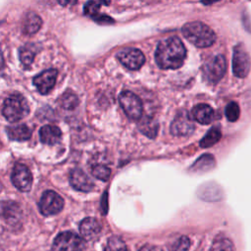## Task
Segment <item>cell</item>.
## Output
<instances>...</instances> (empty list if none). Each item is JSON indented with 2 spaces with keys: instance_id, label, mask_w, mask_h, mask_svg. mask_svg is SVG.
<instances>
[{
  "instance_id": "cell-1",
  "label": "cell",
  "mask_w": 251,
  "mask_h": 251,
  "mask_svg": "<svg viewBox=\"0 0 251 251\" xmlns=\"http://www.w3.org/2000/svg\"><path fill=\"white\" fill-rule=\"evenodd\" d=\"M185 57L186 49L182 41L176 36L161 40L155 51V61L164 70L180 68Z\"/></svg>"
},
{
  "instance_id": "cell-2",
  "label": "cell",
  "mask_w": 251,
  "mask_h": 251,
  "mask_svg": "<svg viewBox=\"0 0 251 251\" xmlns=\"http://www.w3.org/2000/svg\"><path fill=\"white\" fill-rule=\"evenodd\" d=\"M181 31L183 36L196 47H209L216 41V34L213 29L202 22H189L182 26Z\"/></svg>"
},
{
  "instance_id": "cell-3",
  "label": "cell",
  "mask_w": 251,
  "mask_h": 251,
  "mask_svg": "<svg viewBox=\"0 0 251 251\" xmlns=\"http://www.w3.org/2000/svg\"><path fill=\"white\" fill-rule=\"evenodd\" d=\"M2 113L9 122L16 123L29 113V106L22 94L13 93L5 99Z\"/></svg>"
},
{
  "instance_id": "cell-4",
  "label": "cell",
  "mask_w": 251,
  "mask_h": 251,
  "mask_svg": "<svg viewBox=\"0 0 251 251\" xmlns=\"http://www.w3.org/2000/svg\"><path fill=\"white\" fill-rule=\"evenodd\" d=\"M226 61L223 55H216L205 63L202 68L203 78L211 84L219 82L226 74Z\"/></svg>"
},
{
  "instance_id": "cell-5",
  "label": "cell",
  "mask_w": 251,
  "mask_h": 251,
  "mask_svg": "<svg viewBox=\"0 0 251 251\" xmlns=\"http://www.w3.org/2000/svg\"><path fill=\"white\" fill-rule=\"evenodd\" d=\"M119 102L125 114L131 120H139L142 116V102L140 98L131 91L124 90L119 95Z\"/></svg>"
},
{
  "instance_id": "cell-6",
  "label": "cell",
  "mask_w": 251,
  "mask_h": 251,
  "mask_svg": "<svg viewBox=\"0 0 251 251\" xmlns=\"http://www.w3.org/2000/svg\"><path fill=\"white\" fill-rule=\"evenodd\" d=\"M83 241L80 236L72 231L59 233L53 241L51 251H81Z\"/></svg>"
},
{
  "instance_id": "cell-7",
  "label": "cell",
  "mask_w": 251,
  "mask_h": 251,
  "mask_svg": "<svg viewBox=\"0 0 251 251\" xmlns=\"http://www.w3.org/2000/svg\"><path fill=\"white\" fill-rule=\"evenodd\" d=\"M251 67L250 56L242 44H237L233 48L232 72L237 77L243 78L249 74Z\"/></svg>"
},
{
  "instance_id": "cell-8",
  "label": "cell",
  "mask_w": 251,
  "mask_h": 251,
  "mask_svg": "<svg viewBox=\"0 0 251 251\" xmlns=\"http://www.w3.org/2000/svg\"><path fill=\"white\" fill-rule=\"evenodd\" d=\"M64 207L63 198L53 190L43 192L39 201L40 213L44 216H52L60 213Z\"/></svg>"
},
{
  "instance_id": "cell-9",
  "label": "cell",
  "mask_w": 251,
  "mask_h": 251,
  "mask_svg": "<svg viewBox=\"0 0 251 251\" xmlns=\"http://www.w3.org/2000/svg\"><path fill=\"white\" fill-rule=\"evenodd\" d=\"M194 130V123L186 110H180L171 124V132L176 136L189 135Z\"/></svg>"
},
{
  "instance_id": "cell-10",
  "label": "cell",
  "mask_w": 251,
  "mask_h": 251,
  "mask_svg": "<svg viewBox=\"0 0 251 251\" xmlns=\"http://www.w3.org/2000/svg\"><path fill=\"white\" fill-rule=\"evenodd\" d=\"M117 58L122 63V65L131 71L140 69L145 63V57L143 53L139 49L131 47L121 50L117 54Z\"/></svg>"
},
{
  "instance_id": "cell-11",
  "label": "cell",
  "mask_w": 251,
  "mask_h": 251,
  "mask_svg": "<svg viewBox=\"0 0 251 251\" xmlns=\"http://www.w3.org/2000/svg\"><path fill=\"white\" fill-rule=\"evenodd\" d=\"M11 179L13 184L23 192L28 191L31 188L32 184V176L28 168L21 163H18L15 165Z\"/></svg>"
},
{
  "instance_id": "cell-12",
  "label": "cell",
  "mask_w": 251,
  "mask_h": 251,
  "mask_svg": "<svg viewBox=\"0 0 251 251\" xmlns=\"http://www.w3.org/2000/svg\"><path fill=\"white\" fill-rule=\"evenodd\" d=\"M58 72L55 69H48L37 75L33 78V84L43 95L48 94L54 87Z\"/></svg>"
},
{
  "instance_id": "cell-13",
  "label": "cell",
  "mask_w": 251,
  "mask_h": 251,
  "mask_svg": "<svg viewBox=\"0 0 251 251\" xmlns=\"http://www.w3.org/2000/svg\"><path fill=\"white\" fill-rule=\"evenodd\" d=\"M70 183L75 189L82 192H88L94 187L92 180L82 170L78 168L72 170L70 174Z\"/></svg>"
},
{
  "instance_id": "cell-14",
  "label": "cell",
  "mask_w": 251,
  "mask_h": 251,
  "mask_svg": "<svg viewBox=\"0 0 251 251\" xmlns=\"http://www.w3.org/2000/svg\"><path fill=\"white\" fill-rule=\"evenodd\" d=\"M0 217L11 225L19 223L22 217L20 206L12 201L0 202Z\"/></svg>"
},
{
  "instance_id": "cell-15",
  "label": "cell",
  "mask_w": 251,
  "mask_h": 251,
  "mask_svg": "<svg viewBox=\"0 0 251 251\" xmlns=\"http://www.w3.org/2000/svg\"><path fill=\"white\" fill-rule=\"evenodd\" d=\"M100 231L101 225L94 218H85L79 224V232L85 240H92L96 238Z\"/></svg>"
},
{
  "instance_id": "cell-16",
  "label": "cell",
  "mask_w": 251,
  "mask_h": 251,
  "mask_svg": "<svg viewBox=\"0 0 251 251\" xmlns=\"http://www.w3.org/2000/svg\"><path fill=\"white\" fill-rule=\"evenodd\" d=\"M193 119L201 125H209L213 122L215 114L211 106L207 104H198L191 111Z\"/></svg>"
},
{
  "instance_id": "cell-17",
  "label": "cell",
  "mask_w": 251,
  "mask_h": 251,
  "mask_svg": "<svg viewBox=\"0 0 251 251\" xmlns=\"http://www.w3.org/2000/svg\"><path fill=\"white\" fill-rule=\"evenodd\" d=\"M62 137L61 129L52 125L43 126L39 130V138L40 141L47 145H54L57 144Z\"/></svg>"
},
{
  "instance_id": "cell-18",
  "label": "cell",
  "mask_w": 251,
  "mask_h": 251,
  "mask_svg": "<svg viewBox=\"0 0 251 251\" xmlns=\"http://www.w3.org/2000/svg\"><path fill=\"white\" fill-rule=\"evenodd\" d=\"M42 20L34 12H28L24 20L23 30L25 34H33L39 30L41 27Z\"/></svg>"
},
{
  "instance_id": "cell-19",
  "label": "cell",
  "mask_w": 251,
  "mask_h": 251,
  "mask_svg": "<svg viewBox=\"0 0 251 251\" xmlns=\"http://www.w3.org/2000/svg\"><path fill=\"white\" fill-rule=\"evenodd\" d=\"M7 133L10 139L24 141L31 136V130L26 125H17L7 127Z\"/></svg>"
},
{
  "instance_id": "cell-20",
  "label": "cell",
  "mask_w": 251,
  "mask_h": 251,
  "mask_svg": "<svg viewBox=\"0 0 251 251\" xmlns=\"http://www.w3.org/2000/svg\"><path fill=\"white\" fill-rule=\"evenodd\" d=\"M36 53H37V48L33 44L27 43L23 47H21L19 55H20V60L23 66L25 68H28L32 64Z\"/></svg>"
},
{
  "instance_id": "cell-21",
  "label": "cell",
  "mask_w": 251,
  "mask_h": 251,
  "mask_svg": "<svg viewBox=\"0 0 251 251\" xmlns=\"http://www.w3.org/2000/svg\"><path fill=\"white\" fill-rule=\"evenodd\" d=\"M138 127L143 134H145L149 138H154L158 133L159 126L153 118L146 117L140 121Z\"/></svg>"
},
{
  "instance_id": "cell-22",
  "label": "cell",
  "mask_w": 251,
  "mask_h": 251,
  "mask_svg": "<svg viewBox=\"0 0 251 251\" xmlns=\"http://www.w3.org/2000/svg\"><path fill=\"white\" fill-rule=\"evenodd\" d=\"M222 137V132L219 127H212L210 128L207 133L203 136V138L200 140V146L203 148L211 147L214 144H216Z\"/></svg>"
},
{
  "instance_id": "cell-23",
  "label": "cell",
  "mask_w": 251,
  "mask_h": 251,
  "mask_svg": "<svg viewBox=\"0 0 251 251\" xmlns=\"http://www.w3.org/2000/svg\"><path fill=\"white\" fill-rule=\"evenodd\" d=\"M59 103L62 108L66 110H73L78 105V99L75 93L67 91L60 97Z\"/></svg>"
},
{
  "instance_id": "cell-24",
  "label": "cell",
  "mask_w": 251,
  "mask_h": 251,
  "mask_svg": "<svg viewBox=\"0 0 251 251\" xmlns=\"http://www.w3.org/2000/svg\"><path fill=\"white\" fill-rule=\"evenodd\" d=\"M209 251H233V244L228 238H216Z\"/></svg>"
},
{
  "instance_id": "cell-25",
  "label": "cell",
  "mask_w": 251,
  "mask_h": 251,
  "mask_svg": "<svg viewBox=\"0 0 251 251\" xmlns=\"http://www.w3.org/2000/svg\"><path fill=\"white\" fill-rule=\"evenodd\" d=\"M104 251H127L125 241L119 236H112L108 239Z\"/></svg>"
},
{
  "instance_id": "cell-26",
  "label": "cell",
  "mask_w": 251,
  "mask_h": 251,
  "mask_svg": "<svg viewBox=\"0 0 251 251\" xmlns=\"http://www.w3.org/2000/svg\"><path fill=\"white\" fill-rule=\"evenodd\" d=\"M91 174L94 177L103 181H107L111 176V171L104 165H94L91 168Z\"/></svg>"
},
{
  "instance_id": "cell-27",
  "label": "cell",
  "mask_w": 251,
  "mask_h": 251,
  "mask_svg": "<svg viewBox=\"0 0 251 251\" xmlns=\"http://www.w3.org/2000/svg\"><path fill=\"white\" fill-rule=\"evenodd\" d=\"M226 117L229 122H235L238 120L239 115H240V109L239 106L236 102L231 101L229 102L226 107V111H225Z\"/></svg>"
},
{
  "instance_id": "cell-28",
  "label": "cell",
  "mask_w": 251,
  "mask_h": 251,
  "mask_svg": "<svg viewBox=\"0 0 251 251\" xmlns=\"http://www.w3.org/2000/svg\"><path fill=\"white\" fill-rule=\"evenodd\" d=\"M214 165V159L211 155H203L201 156L193 165V170H198V171H202V170H209L210 166Z\"/></svg>"
},
{
  "instance_id": "cell-29",
  "label": "cell",
  "mask_w": 251,
  "mask_h": 251,
  "mask_svg": "<svg viewBox=\"0 0 251 251\" xmlns=\"http://www.w3.org/2000/svg\"><path fill=\"white\" fill-rule=\"evenodd\" d=\"M102 3L100 2H95V1H90L87 2L84 5V14L91 17V18H96L99 15V10L100 6Z\"/></svg>"
},
{
  "instance_id": "cell-30",
  "label": "cell",
  "mask_w": 251,
  "mask_h": 251,
  "mask_svg": "<svg viewBox=\"0 0 251 251\" xmlns=\"http://www.w3.org/2000/svg\"><path fill=\"white\" fill-rule=\"evenodd\" d=\"M190 245L189 239L186 236H181L178 238L174 245L171 247L172 251H186Z\"/></svg>"
},
{
  "instance_id": "cell-31",
  "label": "cell",
  "mask_w": 251,
  "mask_h": 251,
  "mask_svg": "<svg viewBox=\"0 0 251 251\" xmlns=\"http://www.w3.org/2000/svg\"><path fill=\"white\" fill-rule=\"evenodd\" d=\"M139 251H161L159 248L155 247V246H150V245H146L143 246Z\"/></svg>"
},
{
  "instance_id": "cell-32",
  "label": "cell",
  "mask_w": 251,
  "mask_h": 251,
  "mask_svg": "<svg viewBox=\"0 0 251 251\" xmlns=\"http://www.w3.org/2000/svg\"><path fill=\"white\" fill-rule=\"evenodd\" d=\"M4 65H5V62H4V57H3L2 51H1V49H0V72L3 70V68H4Z\"/></svg>"
}]
</instances>
